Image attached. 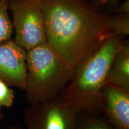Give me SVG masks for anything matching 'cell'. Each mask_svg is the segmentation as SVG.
<instances>
[{
  "label": "cell",
  "instance_id": "cell-14",
  "mask_svg": "<svg viewBox=\"0 0 129 129\" xmlns=\"http://www.w3.org/2000/svg\"><path fill=\"white\" fill-rule=\"evenodd\" d=\"M93 1H96V2L99 3V4H105L106 3H108V2L110 1V0H93Z\"/></svg>",
  "mask_w": 129,
  "mask_h": 129
},
{
  "label": "cell",
  "instance_id": "cell-10",
  "mask_svg": "<svg viewBox=\"0 0 129 129\" xmlns=\"http://www.w3.org/2000/svg\"><path fill=\"white\" fill-rule=\"evenodd\" d=\"M10 0H0V43L12 38V21L9 16Z\"/></svg>",
  "mask_w": 129,
  "mask_h": 129
},
{
  "label": "cell",
  "instance_id": "cell-7",
  "mask_svg": "<svg viewBox=\"0 0 129 129\" xmlns=\"http://www.w3.org/2000/svg\"><path fill=\"white\" fill-rule=\"evenodd\" d=\"M101 113L114 129H129V91L106 84L102 92Z\"/></svg>",
  "mask_w": 129,
  "mask_h": 129
},
{
  "label": "cell",
  "instance_id": "cell-12",
  "mask_svg": "<svg viewBox=\"0 0 129 129\" xmlns=\"http://www.w3.org/2000/svg\"><path fill=\"white\" fill-rule=\"evenodd\" d=\"M15 95L10 87L0 80V104L6 108L13 105Z\"/></svg>",
  "mask_w": 129,
  "mask_h": 129
},
{
  "label": "cell",
  "instance_id": "cell-11",
  "mask_svg": "<svg viewBox=\"0 0 129 129\" xmlns=\"http://www.w3.org/2000/svg\"><path fill=\"white\" fill-rule=\"evenodd\" d=\"M111 29L112 34L122 37L129 34V14H119L111 17Z\"/></svg>",
  "mask_w": 129,
  "mask_h": 129
},
{
  "label": "cell",
  "instance_id": "cell-17",
  "mask_svg": "<svg viewBox=\"0 0 129 129\" xmlns=\"http://www.w3.org/2000/svg\"><path fill=\"white\" fill-rule=\"evenodd\" d=\"M1 107H2V106H1V104H0V120H1L3 116V114H2V112H1Z\"/></svg>",
  "mask_w": 129,
  "mask_h": 129
},
{
  "label": "cell",
  "instance_id": "cell-1",
  "mask_svg": "<svg viewBox=\"0 0 129 129\" xmlns=\"http://www.w3.org/2000/svg\"><path fill=\"white\" fill-rule=\"evenodd\" d=\"M47 42L74 71L112 34L111 16L87 0H41Z\"/></svg>",
  "mask_w": 129,
  "mask_h": 129
},
{
  "label": "cell",
  "instance_id": "cell-8",
  "mask_svg": "<svg viewBox=\"0 0 129 129\" xmlns=\"http://www.w3.org/2000/svg\"><path fill=\"white\" fill-rule=\"evenodd\" d=\"M106 84L129 91V46L123 43L109 68Z\"/></svg>",
  "mask_w": 129,
  "mask_h": 129
},
{
  "label": "cell",
  "instance_id": "cell-3",
  "mask_svg": "<svg viewBox=\"0 0 129 129\" xmlns=\"http://www.w3.org/2000/svg\"><path fill=\"white\" fill-rule=\"evenodd\" d=\"M26 64L24 91L29 105L45 102L60 96L74 73L47 42L27 51Z\"/></svg>",
  "mask_w": 129,
  "mask_h": 129
},
{
  "label": "cell",
  "instance_id": "cell-2",
  "mask_svg": "<svg viewBox=\"0 0 129 129\" xmlns=\"http://www.w3.org/2000/svg\"><path fill=\"white\" fill-rule=\"evenodd\" d=\"M122 37L112 34L74 71L60 96L79 113H101L102 92L109 68L122 46Z\"/></svg>",
  "mask_w": 129,
  "mask_h": 129
},
{
  "label": "cell",
  "instance_id": "cell-4",
  "mask_svg": "<svg viewBox=\"0 0 129 129\" xmlns=\"http://www.w3.org/2000/svg\"><path fill=\"white\" fill-rule=\"evenodd\" d=\"M15 42L28 51L47 42L41 0H10Z\"/></svg>",
  "mask_w": 129,
  "mask_h": 129
},
{
  "label": "cell",
  "instance_id": "cell-9",
  "mask_svg": "<svg viewBox=\"0 0 129 129\" xmlns=\"http://www.w3.org/2000/svg\"><path fill=\"white\" fill-rule=\"evenodd\" d=\"M74 129H114L102 113L80 112Z\"/></svg>",
  "mask_w": 129,
  "mask_h": 129
},
{
  "label": "cell",
  "instance_id": "cell-16",
  "mask_svg": "<svg viewBox=\"0 0 129 129\" xmlns=\"http://www.w3.org/2000/svg\"><path fill=\"white\" fill-rule=\"evenodd\" d=\"M9 129H22V128H21L20 127H19L18 126H13V127H10V128Z\"/></svg>",
  "mask_w": 129,
  "mask_h": 129
},
{
  "label": "cell",
  "instance_id": "cell-15",
  "mask_svg": "<svg viewBox=\"0 0 129 129\" xmlns=\"http://www.w3.org/2000/svg\"><path fill=\"white\" fill-rule=\"evenodd\" d=\"M118 1L119 0H110L109 3H110L111 6H115V5L118 2Z\"/></svg>",
  "mask_w": 129,
  "mask_h": 129
},
{
  "label": "cell",
  "instance_id": "cell-5",
  "mask_svg": "<svg viewBox=\"0 0 129 129\" xmlns=\"http://www.w3.org/2000/svg\"><path fill=\"white\" fill-rule=\"evenodd\" d=\"M80 114L63 97L31 104L25 109L26 129H74Z\"/></svg>",
  "mask_w": 129,
  "mask_h": 129
},
{
  "label": "cell",
  "instance_id": "cell-6",
  "mask_svg": "<svg viewBox=\"0 0 129 129\" xmlns=\"http://www.w3.org/2000/svg\"><path fill=\"white\" fill-rule=\"evenodd\" d=\"M26 53L12 38L0 43V80L10 87L25 90Z\"/></svg>",
  "mask_w": 129,
  "mask_h": 129
},
{
  "label": "cell",
  "instance_id": "cell-13",
  "mask_svg": "<svg viewBox=\"0 0 129 129\" xmlns=\"http://www.w3.org/2000/svg\"><path fill=\"white\" fill-rule=\"evenodd\" d=\"M117 12L120 14H129L128 0H125L119 6L117 10Z\"/></svg>",
  "mask_w": 129,
  "mask_h": 129
}]
</instances>
